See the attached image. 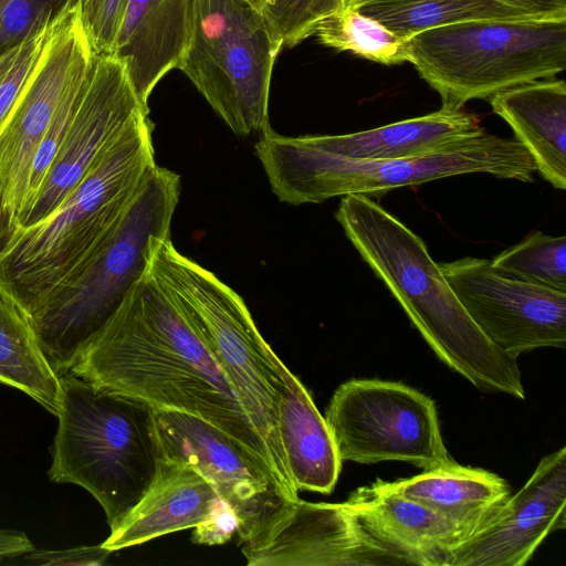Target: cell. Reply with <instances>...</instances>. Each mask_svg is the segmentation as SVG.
I'll use <instances>...</instances> for the list:
<instances>
[{"mask_svg":"<svg viewBox=\"0 0 566 566\" xmlns=\"http://www.w3.org/2000/svg\"><path fill=\"white\" fill-rule=\"evenodd\" d=\"M70 373L154 408L202 418L247 448L277 481L270 451L222 370L147 271Z\"/></svg>","mask_w":566,"mask_h":566,"instance_id":"cell-1","label":"cell"},{"mask_svg":"<svg viewBox=\"0 0 566 566\" xmlns=\"http://www.w3.org/2000/svg\"><path fill=\"white\" fill-rule=\"evenodd\" d=\"M335 217L440 360L479 390L525 398L517 359L472 321L420 237L366 195L343 196Z\"/></svg>","mask_w":566,"mask_h":566,"instance_id":"cell-2","label":"cell"},{"mask_svg":"<svg viewBox=\"0 0 566 566\" xmlns=\"http://www.w3.org/2000/svg\"><path fill=\"white\" fill-rule=\"evenodd\" d=\"M156 166L153 124L144 115L54 211L15 231L0 256V282L28 315L107 240Z\"/></svg>","mask_w":566,"mask_h":566,"instance_id":"cell-3","label":"cell"},{"mask_svg":"<svg viewBox=\"0 0 566 566\" xmlns=\"http://www.w3.org/2000/svg\"><path fill=\"white\" fill-rule=\"evenodd\" d=\"M180 187L178 174L156 166L107 240L29 313L39 346L57 376L70 371L146 273L156 247L170 237Z\"/></svg>","mask_w":566,"mask_h":566,"instance_id":"cell-4","label":"cell"},{"mask_svg":"<svg viewBox=\"0 0 566 566\" xmlns=\"http://www.w3.org/2000/svg\"><path fill=\"white\" fill-rule=\"evenodd\" d=\"M51 481L90 492L111 531L139 502L163 457L155 408L65 373L60 376Z\"/></svg>","mask_w":566,"mask_h":566,"instance_id":"cell-5","label":"cell"},{"mask_svg":"<svg viewBox=\"0 0 566 566\" xmlns=\"http://www.w3.org/2000/svg\"><path fill=\"white\" fill-rule=\"evenodd\" d=\"M147 273L209 349L266 444L280 485L292 500L298 499L279 434L283 363L258 331L244 301L212 272L181 254L170 237L156 247Z\"/></svg>","mask_w":566,"mask_h":566,"instance_id":"cell-6","label":"cell"},{"mask_svg":"<svg viewBox=\"0 0 566 566\" xmlns=\"http://www.w3.org/2000/svg\"><path fill=\"white\" fill-rule=\"evenodd\" d=\"M254 151L276 198L292 206L319 203L347 195H374L455 175L485 172L532 182L536 171L516 138L485 130L442 150L401 159H350L304 146L298 137L262 134Z\"/></svg>","mask_w":566,"mask_h":566,"instance_id":"cell-7","label":"cell"},{"mask_svg":"<svg viewBox=\"0 0 566 566\" xmlns=\"http://www.w3.org/2000/svg\"><path fill=\"white\" fill-rule=\"evenodd\" d=\"M407 42L408 62L454 111L566 69V18L472 20Z\"/></svg>","mask_w":566,"mask_h":566,"instance_id":"cell-8","label":"cell"},{"mask_svg":"<svg viewBox=\"0 0 566 566\" xmlns=\"http://www.w3.org/2000/svg\"><path fill=\"white\" fill-rule=\"evenodd\" d=\"M250 0H190V38L178 65L238 136L271 129L269 96L280 53Z\"/></svg>","mask_w":566,"mask_h":566,"instance_id":"cell-9","label":"cell"},{"mask_svg":"<svg viewBox=\"0 0 566 566\" xmlns=\"http://www.w3.org/2000/svg\"><path fill=\"white\" fill-rule=\"evenodd\" d=\"M325 420L342 461H401L423 471L455 462L434 401L401 382L350 379L334 392Z\"/></svg>","mask_w":566,"mask_h":566,"instance_id":"cell-10","label":"cell"},{"mask_svg":"<svg viewBox=\"0 0 566 566\" xmlns=\"http://www.w3.org/2000/svg\"><path fill=\"white\" fill-rule=\"evenodd\" d=\"M163 455L192 464L229 503L239 521V543L258 539L291 502L271 470L231 436L193 415L155 408Z\"/></svg>","mask_w":566,"mask_h":566,"instance_id":"cell-11","label":"cell"},{"mask_svg":"<svg viewBox=\"0 0 566 566\" xmlns=\"http://www.w3.org/2000/svg\"><path fill=\"white\" fill-rule=\"evenodd\" d=\"M438 265L472 321L506 355L565 347L566 292L504 276L485 259Z\"/></svg>","mask_w":566,"mask_h":566,"instance_id":"cell-12","label":"cell"},{"mask_svg":"<svg viewBox=\"0 0 566 566\" xmlns=\"http://www.w3.org/2000/svg\"><path fill=\"white\" fill-rule=\"evenodd\" d=\"M94 57L76 1L59 20L35 71L0 130V202L15 223L23 210L33 155L72 81L92 66Z\"/></svg>","mask_w":566,"mask_h":566,"instance_id":"cell-13","label":"cell"},{"mask_svg":"<svg viewBox=\"0 0 566 566\" xmlns=\"http://www.w3.org/2000/svg\"><path fill=\"white\" fill-rule=\"evenodd\" d=\"M148 113L123 63L112 54L95 55L59 153L34 200L19 217L17 230L54 211L127 128Z\"/></svg>","mask_w":566,"mask_h":566,"instance_id":"cell-14","label":"cell"},{"mask_svg":"<svg viewBox=\"0 0 566 566\" xmlns=\"http://www.w3.org/2000/svg\"><path fill=\"white\" fill-rule=\"evenodd\" d=\"M251 566L409 565L368 533L344 503L297 499L258 539L243 544Z\"/></svg>","mask_w":566,"mask_h":566,"instance_id":"cell-15","label":"cell"},{"mask_svg":"<svg viewBox=\"0 0 566 566\" xmlns=\"http://www.w3.org/2000/svg\"><path fill=\"white\" fill-rule=\"evenodd\" d=\"M566 448L545 455L527 482L455 545L443 566H522L566 527Z\"/></svg>","mask_w":566,"mask_h":566,"instance_id":"cell-16","label":"cell"},{"mask_svg":"<svg viewBox=\"0 0 566 566\" xmlns=\"http://www.w3.org/2000/svg\"><path fill=\"white\" fill-rule=\"evenodd\" d=\"M344 505L409 565L443 566L444 556L467 536L462 527L395 492L387 481L356 489Z\"/></svg>","mask_w":566,"mask_h":566,"instance_id":"cell-17","label":"cell"},{"mask_svg":"<svg viewBox=\"0 0 566 566\" xmlns=\"http://www.w3.org/2000/svg\"><path fill=\"white\" fill-rule=\"evenodd\" d=\"M190 38V0H127L112 55L148 107L157 83L178 69Z\"/></svg>","mask_w":566,"mask_h":566,"instance_id":"cell-18","label":"cell"},{"mask_svg":"<svg viewBox=\"0 0 566 566\" xmlns=\"http://www.w3.org/2000/svg\"><path fill=\"white\" fill-rule=\"evenodd\" d=\"M218 496L192 464L163 455L143 497L102 545L114 552L193 528L208 516Z\"/></svg>","mask_w":566,"mask_h":566,"instance_id":"cell-19","label":"cell"},{"mask_svg":"<svg viewBox=\"0 0 566 566\" xmlns=\"http://www.w3.org/2000/svg\"><path fill=\"white\" fill-rule=\"evenodd\" d=\"M484 132L480 118L464 109L439 111L368 130L344 135H306V147L350 159H401L429 155Z\"/></svg>","mask_w":566,"mask_h":566,"instance_id":"cell-20","label":"cell"},{"mask_svg":"<svg viewBox=\"0 0 566 566\" xmlns=\"http://www.w3.org/2000/svg\"><path fill=\"white\" fill-rule=\"evenodd\" d=\"M492 111L513 129L536 170L553 187L566 189V84L546 78L493 95Z\"/></svg>","mask_w":566,"mask_h":566,"instance_id":"cell-21","label":"cell"},{"mask_svg":"<svg viewBox=\"0 0 566 566\" xmlns=\"http://www.w3.org/2000/svg\"><path fill=\"white\" fill-rule=\"evenodd\" d=\"M279 434L295 488L333 492L342 468L333 436L308 391L287 367H281Z\"/></svg>","mask_w":566,"mask_h":566,"instance_id":"cell-22","label":"cell"},{"mask_svg":"<svg viewBox=\"0 0 566 566\" xmlns=\"http://www.w3.org/2000/svg\"><path fill=\"white\" fill-rule=\"evenodd\" d=\"M388 483L400 495L462 527L467 536L510 496L507 483L499 475L457 462Z\"/></svg>","mask_w":566,"mask_h":566,"instance_id":"cell-23","label":"cell"},{"mask_svg":"<svg viewBox=\"0 0 566 566\" xmlns=\"http://www.w3.org/2000/svg\"><path fill=\"white\" fill-rule=\"evenodd\" d=\"M0 382L18 389L53 416L60 408V376L41 350L29 315L0 282Z\"/></svg>","mask_w":566,"mask_h":566,"instance_id":"cell-24","label":"cell"},{"mask_svg":"<svg viewBox=\"0 0 566 566\" xmlns=\"http://www.w3.org/2000/svg\"><path fill=\"white\" fill-rule=\"evenodd\" d=\"M352 8L402 39L472 20L539 18L493 0H366Z\"/></svg>","mask_w":566,"mask_h":566,"instance_id":"cell-25","label":"cell"},{"mask_svg":"<svg viewBox=\"0 0 566 566\" xmlns=\"http://www.w3.org/2000/svg\"><path fill=\"white\" fill-rule=\"evenodd\" d=\"M314 35L325 46L348 51L376 63L396 65L408 62L407 39L352 7L344 6L322 20Z\"/></svg>","mask_w":566,"mask_h":566,"instance_id":"cell-26","label":"cell"},{"mask_svg":"<svg viewBox=\"0 0 566 566\" xmlns=\"http://www.w3.org/2000/svg\"><path fill=\"white\" fill-rule=\"evenodd\" d=\"M490 262L504 276L566 292L565 235L534 232Z\"/></svg>","mask_w":566,"mask_h":566,"instance_id":"cell-27","label":"cell"},{"mask_svg":"<svg viewBox=\"0 0 566 566\" xmlns=\"http://www.w3.org/2000/svg\"><path fill=\"white\" fill-rule=\"evenodd\" d=\"M345 3L346 0H263L259 10L282 50L314 35L318 23Z\"/></svg>","mask_w":566,"mask_h":566,"instance_id":"cell-28","label":"cell"},{"mask_svg":"<svg viewBox=\"0 0 566 566\" xmlns=\"http://www.w3.org/2000/svg\"><path fill=\"white\" fill-rule=\"evenodd\" d=\"M61 17L0 53V130L35 71Z\"/></svg>","mask_w":566,"mask_h":566,"instance_id":"cell-29","label":"cell"},{"mask_svg":"<svg viewBox=\"0 0 566 566\" xmlns=\"http://www.w3.org/2000/svg\"><path fill=\"white\" fill-rule=\"evenodd\" d=\"M92 66L81 72L72 81L54 115V118L49 129L44 134L33 155L27 179L24 206L22 212L34 200L59 153V149L63 143V139L72 122L73 115L78 105L84 85L91 73Z\"/></svg>","mask_w":566,"mask_h":566,"instance_id":"cell-30","label":"cell"},{"mask_svg":"<svg viewBox=\"0 0 566 566\" xmlns=\"http://www.w3.org/2000/svg\"><path fill=\"white\" fill-rule=\"evenodd\" d=\"M77 0H0V53L57 20Z\"/></svg>","mask_w":566,"mask_h":566,"instance_id":"cell-31","label":"cell"},{"mask_svg":"<svg viewBox=\"0 0 566 566\" xmlns=\"http://www.w3.org/2000/svg\"><path fill=\"white\" fill-rule=\"evenodd\" d=\"M127 0H77L78 13L94 55L111 54Z\"/></svg>","mask_w":566,"mask_h":566,"instance_id":"cell-32","label":"cell"},{"mask_svg":"<svg viewBox=\"0 0 566 566\" xmlns=\"http://www.w3.org/2000/svg\"><path fill=\"white\" fill-rule=\"evenodd\" d=\"M239 521L229 503L217 497L208 516L195 526L191 541L196 544L220 545L238 532Z\"/></svg>","mask_w":566,"mask_h":566,"instance_id":"cell-33","label":"cell"},{"mask_svg":"<svg viewBox=\"0 0 566 566\" xmlns=\"http://www.w3.org/2000/svg\"><path fill=\"white\" fill-rule=\"evenodd\" d=\"M112 551L102 544L96 546H77L67 549H32L24 554L27 562L36 565H76L98 566L103 565Z\"/></svg>","mask_w":566,"mask_h":566,"instance_id":"cell-34","label":"cell"},{"mask_svg":"<svg viewBox=\"0 0 566 566\" xmlns=\"http://www.w3.org/2000/svg\"><path fill=\"white\" fill-rule=\"evenodd\" d=\"M366 0H346L353 7ZM539 18H566V0H493Z\"/></svg>","mask_w":566,"mask_h":566,"instance_id":"cell-35","label":"cell"},{"mask_svg":"<svg viewBox=\"0 0 566 566\" xmlns=\"http://www.w3.org/2000/svg\"><path fill=\"white\" fill-rule=\"evenodd\" d=\"M34 548L32 542L23 532L0 528V558L18 557Z\"/></svg>","mask_w":566,"mask_h":566,"instance_id":"cell-36","label":"cell"},{"mask_svg":"<svg viewBox=\"0 0 566 566\" xmlns=\"http://www.w3.org/2000/svg\"><path fill=\"white\" fill-rule=\"evenodd\" d=\"M17 229L15 220L0 202V256L12 240Z\"/></svg>","mask_w":566,"mask_h":566,"instance_id":"cell-37","label":"cell"},{"mask_svg":"<svg viewBox=\"0 0 566 566\" xmlns=\"http://www.w3.org/2000/svg\"><path fill=\"white\" fill-rule=\"evenodd\" d=\"M250 1L259 9L263 0H250Z\"/></svg>","mask_w":566,"mask_h":566,"instance_id":"cell-38","label":"cell"}]
</instances>
